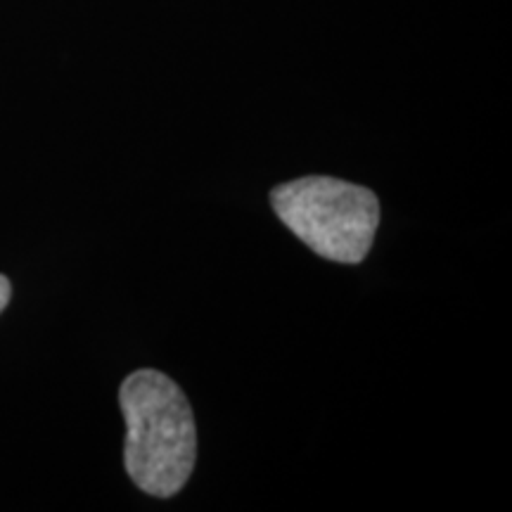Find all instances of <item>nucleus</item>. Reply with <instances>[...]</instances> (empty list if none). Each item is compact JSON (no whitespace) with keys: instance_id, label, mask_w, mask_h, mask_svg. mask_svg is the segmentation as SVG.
I'll list each match as a JSON object with an SVG mask.
<instances>
[{"instance_id":"obj_1","label":"nucleus","mask_w":512,"mask_h":512,"mask_svg":"<svg viewBox=\"0 0 512 512\" xmlns=\"http://www.w3.org/2000/svg\"><path fill=\"white\" fill-rule=\"evenodd\" d=\"M119 403L126 420L128 477L150 496H176L197 460V427L188 396L169 375L143 368L121 384Z\"/></svg>"},{"instance_id":"obj_2","label":"nucleus","mask_w":512,"mask_h":512,"mask_svg":"<svg viewBox=\"0 0 512 512\" xmlns=\"http://www.w3.org/2000/svg\"><path fill=\"white\" fill-rule=\"evenodd\" d=\"M280 221L323 259L361 264L373 249L380 202L373 190L332 176H304L271 192Z\"/></svg>"},{"instance_id":"obj_3","label":"nucleus","mask_w":512,"mask_h":512,"mask_svg":"<svg viewBox=\"0 0 512 512\" xmlns=\"http://www.w3.org/2000/svg\"><path fill=\"white\" fill-rule=\"evenodd\" d=\"M10 297H12V285H10V280L5 278V275H0V313H3L5 306L10 304Z\"/></svg>"}]
</instances>
